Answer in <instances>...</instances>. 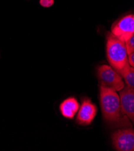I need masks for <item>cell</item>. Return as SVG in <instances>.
<instances>
[{"label":"cell","instance_id":"30bf717a","mask_svg":"<svg viewBox=\"0 0 134 151\" xmlns=\"http://www.w3.org/2000/svg\"><path fill=\"white\" fill-rule=\"evenodd\" d=\"M128 55L130 54L134 51V35L125 42Z\"/></svg>","mask_w":134,"mask_h":151},{"label":"cell","instance_id":"52a82bcc","mask_svg":"<svg viewBox=\"0 0 134 151\" xmlns=\"http://www.w3.org/2000/svg\"><path fill=\"white\" fill-rule=\"evenodd\" d=\"M119 99L123 113L130 121H134V88L124 87L119 91Z\"/></svg>","mask_w":134,"mask_h":151},{"label":"cell","instance_id":"7a4b0ae2","mask_svg":"<svg viewBox=\"0 0 134 151\" xmlns=\"http://www.w3.org/2000/svg\"><path fill=\"white\" fill-rule=\"evenodd\" d=\"M107 56L111 66L118 73L129 63L125 42L112 33L107 37Z\"/></svg>","mask_w":134,"mask_h":151},{"label":"cell","instance_id":"277c9868","mask_svg":"<svg viewBox=\"0 0 134 151\" xmlns=\"http://www.w3.org/2000/svg\"><path fill=\"white\" fill-rule=\"evenodd\" d=\"M114 148L119 151L134 150V131L132 127L118 129L112 134Z\"/></svg>","mask_w":134,"mask_h":151},{"label":"cell","instance_id":"8992f818","mask_svg":"<svg viewBox=\"0 0 134 151\" xmlns=\"http://www.w3.org/2000/svg\"><path fill=\"white\" fill-rule=\"evenodd\" d=\"M97 113L96 105L90 99L84 98L77 117V122L83 126L90 125L93 121Z\"/></svg>","mask_w":134,"mask_h":151},{"label":"cell","instance_id":"9c48e42d","mask_svg":"<svg viewBox=\"0 0 134 151\" xmlns=\"http://www.w3.org/2000/svg\"><path fill=\"white\" fill-rule=\"evenodd\" d=\"M126 84V86L132 88H134V69L128 63L123 69L120 72Z\"/></svg>","mask_w":134,"mask_h":151},{"label":"cell","instance_id":"8fae6325","mask_svg":"<svg viewBox=\"0 0 134 151\" xmlns=\"http://www.w3.org/2000/svg\"><path fill=\"white\" fill-rule=\"evenodd\" d=\"M54 3V0H40V4L44 7H51Z\"/></svg>","mask_w":134,"mask_h":151},{"label":"cell","instance_id":"6da1fadb","mask_svg":"<svg viewBox=\"0 0 134 151\" xmlns=\"http://www.w3.org/2000/svg\"><path fill=\"white\" fill-rule=\"evenodd\" d=\"M99 101L103 118L112 128L132 127L122 110L119 96L113 89L99 83Z\"/></svg>","mask_w":134,"mask_h":151},{"label":"cell","instance_id":"7c38bea8","mask_svg":"<svg viewBox=\"0 0 134 151\" xmlns=\"http://www.w3.org/2000/svg\"><path fill=\"white\" fill-rule=\"evenodd\" d=\"M128 55H129L128 57V63L130 66L133 67V66H134V53L132 52Z\"/></svg>","mask_w":134,"mask_h":151},{"label":"cell","instance_id":"3957f363","mask_svg":"<svg viewBox=\"0 0 134 151\" xmlns=\"http://www.w3.org/2000/svg\"><path fill=\"white\" fill-rule=\"evenodd\" d=\"M97 76L99 83L116 92L120 91L125 87L121 75L108 65L99 66L97 69Z\"/></svg>","mask_w":134,"mask_h":151},{"label":"cell","instance_id":"ba28073f","mask_svg":"<svg viewBox=\"0 0 134 151\" xmlns=\"http://www.w3.org/2000/svg\"><path fill=\"white\" fill-rule=\"evenodd\" d=\"M80 108L77 99L74 97H70L63 101L59 105V110L63 117L72 119L75 117Z\"/></svg>","mask_w":134,"mask_h":151},{"label":"cell","instance_id":"5b68a950","mask_svg":"<svg viewBox=\"0 0 134 151\" xmlns=\"http://www.w3.org/2000/svg\"><path fill=\"white\" fill-rule=\"evenodd\" d=\"M111 33L118 39L125 42L134 35V16L128 14L115 23Z\"/></svg>","mask_w":134,"mask_h":151}]
</instances>
